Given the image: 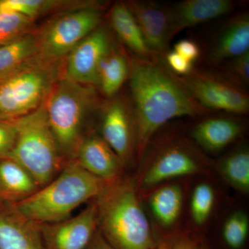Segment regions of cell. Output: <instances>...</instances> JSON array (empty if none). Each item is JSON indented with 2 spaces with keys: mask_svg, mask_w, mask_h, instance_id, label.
<instances>
[{
  "mask_svg": "<svg viewBox=\"0 0 249 249\" xmlns=\"http://www.w3.org/2000/svg\"><path fill=\"white\" fill-rule=\"evenodd\" d=\"M129 60V101L137 127L139 160L150 139L165 124L178 118L196 119L214 112L195 99L163 60L150 61L130 53Z\"/></svg>",
  "mask_w": 249,
  "mask_h": 249,
  "instance_id": "1",
  "label": "cell"
},
{
  "mask_svg": "<svg viewBox=\"0 0 249 249\" xmlns=\"http://www.w3.org/2000/svg\"><path fill=\"white\" fill-rule=\"evenodd\" d=\"M214 161L193 142L186 124L170 121L150 139L130 176L142 194L168 181L214 173Z\"/></svg>",
  "mask_w": 249,
  "mask_h": 249,
  "instance_id": "2",
  "label": "cell"
},
{
  "mask_svg": "<svg viewBox=\"0 0 249 249\" xmlns=\"http://www.w3.org/2000/svg\"><path fill=\"white\" fill-rule=\"evenodd\" d=\"M98 231L114 249H155L151 224L130 175L107 183L92 200Z\"/></svg>",
  "mask_w": 249,
  "mask_h": 249,
  "instance_id": "3",
  "label": "cell"
},
{
  "mask_svg": "<svg viewBox=\"0 0 249 249\" xmlns=\"http://www.w3.org/2000/svg\"><path fill=\"white\" fill-rule=\"evenodd\" d=\"M107 183L76 162H69L50 183L13 205L19 213L38 224L60 222L71 217L80 205L94 199Z\"/></svg>",
  "mask_w": 249,
  "mask_h": 249,
  "instance_id": "4",
  "label": "cell"
},
{
  "mask_svg": "<svg viewBox=\"0 0 249 249\" xmlns=\"http://www.w3.org/2000/svg\"><path fill=\"white\" fill-rule=\"evenodd\" d=\"M98 103L96 88L62 78L46 100L49 125L65 163L73 161L85 137V123Z\"/></svg>",
  "mask_w": 249,
  "mask_h": 249,
  "instance_id": "5",
  "label": "cell"
},
{
  "mask_svg": "<svg viewBox=\"0 0 249 249\" xmlns=\"http://www.w3.org/2000/svg\"><path fill=\"white\" fill-rule=\"evenodd\" d=\"M13 122L18 133L10 158L22 165L40 188L45 186L58 176L66 163L59 152L44 105Z\"/></svg>",
  "mask_w": 249,
  "mask_h": 249,
  "instance_id": "6",
  "label": "cell"
},
{
  "mask_svg": "<svg viewBox=\"0 0 249 249\" xmlns=\"http://www.w3.org/2000/svg\"><path fill=\"white\" fill-rule=\"evenodd\" d=\"M53 63L39 57L0 80V121L17 120L45 104L57 82Z\"/></svg>",
  "mask_w": 249,
  "mask_h": 249,
  "instance_id": "7",
  "label": "cell"
},
{
  "mask_svg": "<svg viewBox=\"0 0 249 249\" xmlns=\"http://www.w3.org/2000/svg\"><path fill=\"white\" fill-rule=\"evenodd\" d=\"M101 4L69 11L55 18L37 36L39 53L45 61L55 62L101 24Z\"/></svg>",
  "mask_w": 249,
  "mask_h": 249,
  "instance_id": "8",
  "label": "cell"
},
{
  "mask_svg": "<svg viewBox=\"0 0 249 249\" xmlns=\"http://www.w3.org/2000/svg\"><path fill=\"white\" fill-rule=\"evenodd\" d=\"M191 178L168 181L140 194L157 244L173 240L186 230L185 211Z\"/></svg>",
  "mask_w": 249,
  "mask_h": 249,
  "instance_id": "9",
  "label": "cell"
},
{
  "mask_svg": "<svg viewBox=\"0 0 249 249\" xmlns=\"http://www.w3.org/2000/svg\"><path fill=\"white\" fill-rule=\"evenodd\" d=\"M178 80L201 106L214 112L222 111L232 115H245L249 111L247 89L229 81L215 70L193 67Z\"/></svg>",
  "mask_w": 249,
  "mask_h": 249,
  "instance_id": "10",
  "label": "cell"
},
{
  "mask_svg": "<svg viewBox=\"0 0 249 249\" xmlns=\"http://www.w3.org/2000/svg\"><path fill=\"white\" fill-rule=\"evenodd\" d=\"M101 137L122 160L127 171L133 170L138 161L135 120L129 100L109 98L101 112Z\"/></svg>",
  "mask_w": 249,
  "mask_h": 249,
  "instance_id": "11",
  "label": "cell"
},
{
  "mask_svg": "<svg viewBox=\"0 0 249 249\" xmlns=\"http://www.w3.org/2000/svg\"><path fill=\"white\" fill-rule=\"evenodd\" d=\"M227 188L214 173L192 178L187 195L185 229L205 238L214 218L229 196Z\"/></svg>",
  "mask_w": 249,
  "mask_h": 249,
  "instance_id": "12",
  "label": "cell"
},
{
  "mask_svg": "<svg viewBox=\"0 0 249 249\" xmlns=\"http://www.w3.org/2000/svg\"><path fill=\"white\" fill-rule=\"evenodd\" d=\"M247 198L228 196L205 236L209 249H249Z\"/></svg>",
  "mask_w": 249,
  "mask_h": 249,
  "instance_id": "13",
  "label": "cell"
},
{
  "mask_svg": "<svg viewBox=\"0 0 249 249\" xmlns=\"http://www.w3.org/2000/svg\"><path fill=\"white\" fill-rule=\"evenodd\" d=\"M101 25L67 55L62 78L97 86L100 65L114 46L109 31Z\"/></svg>",
  "mask_w": 249,
  "mask_h": 249,
  "instance_id": "14",
  "label": "cell"
},
{
  "mask_svg": "<svg viewBox=\"0 0 249 249\" xmlns=\"http://www.w3.org/2000/svg\"><path fill=\"white\" fill-rule=\"evenodd\" d=\"M199 119L193 125L187 126L188 135L201 151L212 158L243 139L247 132V122L240 116L212 114Z\"/></svg>",
  "mask_w": 249,
  "mask_h": 249,
  "instance_id": "15",
  "label": "cell"
},
{
  "mask_svg": "<svg viewBox=\"0 0 249 249\" xmlns=\"http://www.w3.org/2000/svg\"><path fill=\"white\" fill-rule=\"evenodd\" d=\"M96 205L90 201L79 214L60 222L40 224L45 249H85L98 231Z\"/></svg>",
  "mask_w": 249,
  "mask_h": 249,
  "instance_id": "16",
  "label": "cell"
},
{
  "mask_svg": "<svg viewBox=\"0 0 249 249\" xmlns=\"http://www.w3.org/2000/svg\"><path fill=\"white\" fill-rule=\"evenodd\" d=\"M150 50L161 60L169 52L170 6L148 0L125 1Z\"/></svg>",
  "mask_w": 249,
  "mask_h": 249,
  "instance_id": "17",
  "label": "cell"
},
{
  "mask_svg": "<svg viewBox=\"0 0 249 249\" xmlns=\"http://www.w3.org/2000/svg\"><path fill=\"white\" fill-rule=\"evenodd\" d=\"M73 161L107 183L114 182L127 175L122 160L96 132L85 134Z\"/></svg>",
  "mask_w": 249,
  "mask_h": 249,
  "instance_id": "18",
  "label": "cell"
},
{
  "mask_svg": "<svg viewBox=\"0 0 249 249\" xmlns=\"http://www.w3.org/2000/svg\"><path fill=\"white\" fill-rule=\"evenodd\" d=\"M0 249H45L40 224L0 203Z\"/></svg>",
  "mask_w": 249,
  "mask_h": 249,
  "instance_id": "19",
  "label": "cell"
},
{
  "mask_svg": "<svg viewBox=\"0 0 249 249\" xmlns=\"http://www.w3.org/2000/svg\"><path fill=\"white\" fill-rule=\"evenodd\" d=\"M235 6L231 0H185L170 6V40L183 29L232 12Z\"/></svg>",
  "mask_w": 249,
  "mask_h": 249,
  "instance_id": "20",
  "label": "cell"
},
{
  "mask_svg": "<svg viewBox=\"0 0 249 249\" xmlns=\"http://www.w3.org/2000/svg\"><path fill=\"white\" fill-rule=\"evenodd\" d=\"M249 52V15L244 12L231 18L223 26L208 55L209 66L214 68L222 62Z\"/></svg>",
  "mask_w": 249,
  "mask_h": 249,
  "instance_id": "21",
  "label": "cell"
},
{
  "mask_svg": "<svg viewBox=\"0 0 249 249\" xmlns=\"http://www.w3.org/2000/svg\"><path fill=\"white\" fill-rule=\"evenodd\" d=\"M214 173L227 188L245 197L249 195V146L245 139L214 159Z\"/></svg>",
  "mask_w": 249,
  "mask_h": 249,
  "instance_id": "22",
  "label": "cell"
},
{
  "mask_svg": "<svg viewBox=\"0 0 249 249\" xmlns=\"http://www.w3.org/2000/svg\"><path fill=\"white\" fill-rule=\"evenodd\" d=\"M109 20L113 31L131 53L150 61L160 62L161 60L147 45L125 3L119 1L113 5L109 11Z\"/></svg>",
  "mask_w": 249,
  "mask_h": 249,
  "instance_id": "23",
  "label": "cell"
},
{
  "mask_svg": "<svg viewBox=\"0 0 249 249\" xmlns=\"http://www.w3.org/2000/svg\"><path fill=\"white\" fill-rule=\"evenodd\" d=\"M35 178L12 158L0 160V203L17 204L40 189Z\"/></svg>",
  "mask_w": 249,
  "mask_h": 249,
  "instance_id": "24",
  "label": "cell"
},
{
  "mask_svg": "<svg viewBox=\"0 0 249 249\" xmlns=\"http://www.w3.org/2000/svg\"><path fill=\"white\" fill-rule=\"evenodd\" d=\"M129 75V55L114 46L100 65L97 86L109 99L117 95Z\"/></svg>",
  "mask_w": 249,
  "mask_h": 249,
  "instance_id": "25",
  "label": "cell"
},
{
  "mask_svg": "<svg viewBox=\"0 0 249 249\" xmlns=\"http://www.w3.org/2000/svg\"><path fill=\"white\" fill-rule=\"evenodd\" d=\"M37 36L29 34L0 47V80L39 58Z\"/></svg>",
  "mask_w": 249,
  "mask_h": 249,
  "instance_id": "26",
  "label": "cell"
},
{
  "mask_svg": "<svg viewBox=\"0 0 249 249\" xmlns=\"http://www.w3.org/2000/svg\"><path fill=\"white\" fill-rule=\"evenodd\" d=\"M76 4L58 0H0V12L22 15L34 20L49 11Z\"/></svg>",
  "mask_w": 249,
  "mask_h": 249,
  "instance_id": "27",
  "label": "cell"
},
{
  "mask_svg": "<svg viewBox=\"0 0 249 249\" xmlns=\"http://www.w3.org/2000/svg\"><path fill=\"white\" fill-rule=\"evenodd\" d=\"M34 19L16 14L0 12V47L31 34Z\"/></svg>",
  "mask_w": 249,
  "mask_h": 249,
  "instance_id": "28",
  "label": "cell"
},
{
  "mask_svg": "<svg viewBox=\"0 0 249 249\" xmlns=\"http://www.w3.org/2000/svg\"><path fill=\"white\" fill-rule=\"evenodd\" d=\"M214 69L219 74L240 88L247 89V87H249V52L226 60Z\"/></svg>",
  "mask_w": 249,
  "mask_h": 249,
  "instance_id": "29",
  "label": "cell"
},
{
  "mask_svg": "<svg viewBox=\"0 0 249 249\" xmlns=\"http://www.w3.org/2000/svg\"><path fill=\"white\" fill-rule=\"evenodd\" d=\"M17 133V128L13 121H0V160L11 157Z\"/></svg>",
  "mask_w": 249,
  "mask_h": 249,
  "instance_id": "30",
  "label": "cell"
},
{
  "mask_svg": "<svg viewBox=\"0 0 249 249\" xmlns=\"http://www.w3.org/2000/svg\"><path fill=\"white\" fill-rule=\"evenodd\" d=\"M165 66L168 67L175 74L178 76H185L192 71L193 64L188 62L182 56L174 52L169 51L163 60Z\"/></svg>",
  "mask_w": 249,
  "mask_h": 249,
  "instance_id": "31",
  "label": "cell"
},
{
  "mask_svg": "<svg viewBox=\"0 0 249 249\" xmlns=\"http://www.w3.org/2000/svg\"><path fill=\"white\" fill-rule=\"evenodd\" d=\"M173 51L193 64L199 58L201 54L200 48L196 42L187 39L177 42Z\"/></svg>",
  "mask_w": 249,
  "mask_h": 249,
  "instance_id": "32",
  "label": "cell"
},
{
  "mask_svg": "<svg viewBox=\"0 0 249 249\" xmlns=\"http://www.w3.org/2000/svg\"><path fill=\"white\" fill-rule=\"evenodd\" d=\"M204 239L185 230L174 240L173 249H196Z\"/></svg>",
  "mask_w": 249,
  "mask_h": 249,
  "instance_id": "33",
  "label": "cell"
},
{
  "mask_svg": "<svg viewBox=\"0 0 249 249\" xmlns=\"http://www.w3.org/2000/svg\"><path fill=\"white\" fill-rule=\"evenodd\" d=\"M85 249H114L98 230Z\"/></svg>",
  "mask_w": 249,
  "mask_h": 249,
  "instance_id": "34",
  "label": "cell"
},
{
  "mask_svg": "<svg viewBox=\"0 0 249 249\" xmlns=\"http://www.w3.org/2000/svg\"><path fill=\"white\" fill-rule=\"evenodd\" d=\"M174 240H175L159 242L155 249H173Z\"/></svg>",
  "mask_w": 249,
  "mask_h": 249,
  "instance_id": "35",
  "label": "cell"
},
{
  "mask_svg": "<svg viewBox=\"0 0 249 249\" xmlns=\"http://www.w3.org/2000/svg\"><path fill=\"white\" fill-rule=\"evenodd\" d=\"M196 249H209L207 245H206V242H205V239L199 242V245H197Z\"/></svg>",
  "mask_w": 249,
  "mask_h": 249,
  "instance_id": "36",
  "label": "cell"
}]
</instances>
